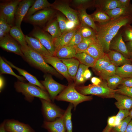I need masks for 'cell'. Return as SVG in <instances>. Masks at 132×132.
Returning a JSON list of instances; mask_svg holds the SVG:
<instances>
[{"instance_id":"1","label":"cell","mask_w":132,"mask_h":132,"mask_svg":"<svg viewBox=\"0 0 132 132\" xmlns=\"http://www.w3.org/2000/svg\"><path fill=\"white\" fill-rule=\"evenodd\" d=\"M132 19V14L124 15L97 26L96 38L101 43L104 52L109 51L111 42L119 30L128 24Z\"/></svg>"},{"instance_id":"2","label":"cell","mask_w":132,"mask_h":132,"mask_svg":"<svg viewBox=\"0 0 132 132\" xmlns=\"http://www.w3.org/2000/svg\"><path fill=\"white\" fill-rule=\"evenodd\" d=\"M21 46L24 56L23 59L30 65L45 73L50 74L58 77H62L61 74L46 62L42 55L28 45L24 47Z\"/></svg>"},{"instance_id":"3","label":"cell","mask_w":132,"mask_h":132,"mask_svg":"<svg viewBox=\"0 0 132 132\" xmlns=\"http://www.w3.org/2000/svg\"><path fill=\"white\" fill-rule=\"evenodd\" d=\"M14 86L16 91L21 93L29 102H32L35 97L51 102L48 93L37 86L18 80L15 83Z\"/></svg>"},{"instance_id":"4","label":"cell","mask_w":132,"mask_h":132,"mask_svg":"<svg viewBox=\"0 0 132 132\" xmlns=\"http://www.w3.org/2000/svg\"><path fill=\"white\" fill-rule=\"evenodd\" d=\"M74 83H69L68 85L55 98L58 101L68 102L72 104L76 109L79 103L85 101H89L93 99L91 96H87L78 92L76 89Z\"/></svg>"},{"instance_id":"5","label":"cell","mask_w":132,"mask_h":132,"mask_svg":"<svg viewBox=\"0 0 132 132\" xmlns=\"http://www.w3.org/2000/svg\"><path fill=\"white\" fill-rule=\"evenodd\" d=\"M75 88L82 94L91 95L103 98H114L116 93L115 90L110 89L108 86L107 82L104 81L98 85L89 84L87 86H76Z\"/></svg>"},{"instance_id":"6","label":"cell","mask_w":132,"mask_h":132,"mask_svg":"<svg viewBox=\"0 0 132 132\" xmlns=\"http://www.w3.org/2000/svg\"><path fill=\"white\" fill-rule=\"evenodd\" d=\"M41 104L42 114L45 120L47 121H52L62 117L65 111L60 109L52 102L40 99Z\"/></svg>"},{"instance_id":"7","label":"cell","mask_w":132,"mask_h":132,"mask_svg":"<svg viewBox=\"0 0 132 132\" xmlns=\"http://www.w3.org/2000/svg\"><path fill=\"white\" fill-rule=\"evenodd\" d=\"M21 0L2 1L0 4V16L3 17L11 27L14 26L17 7Z\"/></svg>"},{"instance_id":"8","label":"cell","mask_w":132,"mask_h":132,"mask_svg":"<svg viewBox=\"0 0 132 132\" xmlns=\"http://www.w3.org/2000/svg\"><path fill=\"white\" fill-rule=\"evenodd\" d=\"M31 33L33 37L37 39L53 56H55L53 38L51 35L37 26L34 27Z\"/></svg>"},{"instance_id":"9","label":"cell","mask_w":132,"mask_h":132,"mask_svg":"<svg viewBox=\"0 0 132 132\" xmlns=\"http://www.w3.org/2000/svg\"><path fill=\"white\" fill-rule=\"evenodd\" d=\"M55 13L54 10L49 7L38 11L24 19L27 22L33 24L41 26L51 20Z\"/></svg>"},{"instance_id":"10","label":"cell","mask_w":132,"mask_h":132,"mask_svg":"<svg viewBox=\"0 0 132 132\" xmlns=\"http://www.w3.org/2000/svg\"><path fill=\"white\" fill-rule=\"evenodd\" d=\"M44 79L40 81L48 91L51 100L54 101L56 97L67 87L55 81L52 76L48 74L44 76Z\"/></svg>"},{"instance_id":"11","label":"cell","mask_w":132,"mask_h":132,"mask_svg":"<svg viewBox=\"0 0 132 132\" xmlns=\"http://www.w3.org/2000/svg\"><path fill=\"white\" fill-rule=\"evenodd\" d=\"M51 7L62 13L69 21L74 22L78 26L80 25L78 11L71 8L67 3L55 2L51 4Z\"/></svg>"},{"instance_id":"12","label":"cell","mask_w":132,"mask_h":132,"mask_svg":"<svg viewBox=\"0 0 132 132\" xmlns=\"http://www.w3.org/2000/svg\"><path fill=\"white\" fill-rule=\"evenodd\" d=\"M43 56L47 63L52 66L59 73L64 77L69 83H72L73 80L69 74L66 66L59 58L53 56Z\"/></svg>"},{"instance_id":"13","label":"cell","mask_w":132,"mask_h":132,"mask_svg":"<svg viewBox=\"0 0 132 132\" xmlns=\"http://www.w3.org/2000/svg\"><path fill=\"white\" fill-rule=\"evenodd\" d=\"M0 46L3 49L8 52L19 55L23 58H24L21 45L8 33L0 40Z\"/></svg>"},{"instance_id":"14","label":"cell","mask_w":132,"mask_h":132,"mask_svg":"<svg viewBox=\"0 0 132 132\" xmlns=\"http://www.w3.org/2000/svg\"><path fill=\"white\" fill-rule=\"evenodd\" d=\"M35 0H21L18 4L15 13V26L21 28L22 22L25 18L30 7Z\"/></svg>"},{"instance_id":"15","label":"cell","mask_w":132,"mask_h":132,"mask_svg":"<svg viewBox=\"0 0 132 132\" xmlns=\"http://www.w3.org/2000/svg\"><path fill=\"white\" fill-rule=\"evenodd\" d=\"M5 127L8 132H35L29 125L14 119L5 120Z\"/></svg>"},{"instance_id":"16","label":"cell","mask_w":132,"mask_h":132,"mask_svg":"<svg viewBox=\"0 0 132 132\" xmlns=\"http://www.w3.org/2000/svg\"><path fill=\"white\" fill-rule=\"evenodd\" d=\"M42 127L49 132H66V129L63 121V116L54 121H44Z\"/></svg>"},{"instance_id":"17","label":"cell","mask_w":132,"mask_h":132,"mask_svg":"<svg viewBox=\"0 0 132 132\" xmlns=\"http://www.w3.org/2000/svg\"><path fill=\"white\" fill-rule=\"evenodd\" d=\"M25 37L28 45L42 56H53L37 39L27 35L25 36Z\"/></svg>"},{"instance_id":"18","label":"cell","mask_w":132,"mask_h":132,"mask_svg":"<svg viewBox=\"0 0 132 132\" xmlns=\"http://www.w3.org/2000/svg\"><path fill=\"white\" fill-rule=\"evenodd\" d=\"M82 52L85 53L96 60L103 56L105 54L102 45L97 39Z\"/></svg>"},{"instance_id":"19","label":"cell","mask_w":132,"mask_h":132,"mask_svg":"<svg viewBox=\"0 0 132 132\" xmlns=\"http://www.w3.org/2000/svg\"><path fill=\"white\" fill-rule=\"evenodd\" d=\"M5 61L11 67L17 70L19 74L22 75L28 82L29 83L37 86L42 89L46 91V89L43 86L34 76L31 75L25 70L20 68L14 65L11 63L3 58Z\"/></svg>"},{"instance_id":"20","label":"cell","mask_w":132,"mask_h":132,"mask_svg":"<svg viewBox=\"0 0 132 132\" xmlns=\"http://www.w3.org/2000/svg\"><path fill=\"white\" fill-rule=\"evenodd\" d=\"M110 48L121 53L127 58H129L130 56V55L121 34L113 40H112L110 44Z\"/></svg>"},{"instance_id":"21","label":"cell","mask_w":132,"mask_h":132,"mask_svg":"<svg viewBox=\"0 0 132 132\" xmlns=\"http://www.w3.org/2000/svg\"><path fill=\"white\" fill-rule=\"evenodd\" d=\"M114 98L117 100L115 105L119 110H129L132 108V98L126 95L116 93Z\"/></svg>"},{"instance_id":"22","label":"cell","mask_w":132,"mask_h":132,"mask_svg":"<svg viewBox=\"0 0 132 132\" xmlns=\"http://www.w3.org/2000/svg\"><path fill=\"white\" fill-rule=\"evenodd\" d=\"M78 28L73 30L66 32L59 37L53 38V43L56 51L61 47L67 45L77 31Z\"/></svg>"},{"instance_id":"23","label":"cell","mask_w":132,"mask_h":132,"mask_svg":"<svg viewBox=\"0 0 132 132\" xmlns=\"http://www.w3.org/2000/svg\"><path fill=\"white\" fill-rule=\"evenodd\" d=\"M107 54L111 62L116 67L130 64L131 62V59L125 57L121 53L114 50H110Z\"/></svg>"},{"instance_id":"24","label":"cell","mask_w":132,"mask_h":132,"mask_svg":"<svg viewBox=\"0 0 132 132\" xmlns=\"http://www.w3.org/2000/svg\"><path fill=\"white\" fill-rule=\"evenodd\" d=\"M77 11L80 24L91 28L96 33L98 31L97 26L90 15L87 13L86 9L80 8L78 9Z\"/></svg>"},{"instance_id":"25","label":"cell","mask_w":132,"mask_h":132,"mask_svg":"<svg viewBox=\"0 0 132 132\" xmlns=\"http://www.w3.org/2000/svg\"><path fill=\"white\" fill-rule=\"evenodd\" d=\"M59 59L66 66L69 74L74 80L80 64L79 62L75 58Z\"/></svg>"},{"instance_id":"26","label":"cell","mask_w":132,"mask_h":132,"mask_svg":"<svg viewBox=\"0 0 132 132\" xmlns=\"http://www.w3.org/2000/svg\"><path fill=\"white\" fill-rule=\"evenodd\" d=\"M77 53L74 47L67 45L58 49L56 52L55 56L59 59H67L74 58Z\"/></svg>"},{"instance_id":"27","label":"cell","mask_w":132,"mask_h":132,"mask_svg":"<svg viewBox=\"0 0 132 132\" xmlns=\"http://www.w3.org/2000/svg\"><path fill=\"white\" fill-rule=\"evenodd\" d=\"M44 31L48 32L54 38L59 37L62 34L56 18L49 21Z\"/></svg>"},{"instance_id":"28","label":"cell","mask_w":132,"mask_h":132,"mask_svg":"<svg viewBox=\"0 0 132 132\" xmlns=\"http://www.w3.org/2000/svg\"><path fill=\"white\" fill-rule=\"evenodd\" d=\"M105 12L112 20L122 16L132 14V9L129 6L120 7Z\"/></svg>"},{"instance_id":"29","label":"cell","mask_w":132,"mask_h":132,"mask_svg":"<svg viewBox=\"0 0 132 132\" xmlns=\"http://www.w3.org/2000/svg\"><path fill=\"white\" fill-rule=\"evenodd\" d=\"M51 4L47 0H36L29 9L25 17L31 16L37 11L51 7Z\"/></svg>"},{"instance_id":"30","label":"cell","mask_w":132,"mask_h":132,"mask_svg":"<svg viewBox=\"0 0 132 132\" xmlns=\"http://www.w3.org/2000/svg\"><path fill=\"white\" fill-rule=\"evenodd\" d=\"M9 32L10 35L17 41L21 46L24 47L27 45L25 36L21 28L16 26H14L11 27Z\"/></svg>"},{"instance_id":"31","label":"cell","mask_w":132,"mask_h":132,"mask_svg":"<svg viewBox=\"0 0 132 132\" xmlns=\"http://www.w3.org/2000/svg\"><path fill=\"white\" fill-rule=\"evenodd\" d=\"M0 74H9L16 77L19 81L23 82L26 80L23 77L19 76L16 74L13 71L11 67L3 59V57L0 56Z\"/></svg>"},{"instance_id":"32","label":"cell","mask_w":132,"mask_h":132,"mask_svg":"<svg viewBox=\"0 0 132 132\" xmlns=\"http://www.w3.org/2000/svg\"><path fill=\"white\" fill-rule=\"evenodd\" d=\"M74 58L78 60L80 64L93 68L97 60L93 57L85 52L77 53Z\"/></svg>"},{"instance_id":"33","label":"cell","mask_w":132,"mask_h":132,"mask_svg":"<svg viewBox=\"0 0 132 132\" xmlns=\"http://www.w3.org/2000/svg\"><path fill=\"white\" fill-rule=\"evenodd\" d=\"M73 107V104L70 103L63 115V120L66 129V132H72L71 110Z\"/></svg>"},{"instance_id":"34","label":"cell","mask_w":132,"mask_h":132,"mask_svg":"<svg viewBox=\"0 0 132 132\" xmlns=\"http://www.w3.org/2000/svg\"><path fill=\"white\" fill-rule=\"evenodd\" d=\"M115 74L123 78L132 77V65L127 64L116 67Z\"/></svg>"},{"instance_id":"35","label":"cell","mask_w":132,"mask_h":132,"mask_svg":"<svg viewBox=\"0 0 132 132\" xmlns=\"http://www.w3.org/2000/svg\"><path fill=\"white\" fill-rule=\"evenodd\" d=\"M111 63L107 54L105 53L103 56L97 60L93 68L99 73Z\"/></svg>"},{"instance_id":"36","label":"cell","mask_w":132,"mask_h":132,"mask_svg":"<svg viewBox=\"0 0 132 132\" xmlns=\"http://www.w3.org/2000/svg\"><path fill=\"white\" fill-rule=\"evenodd\" d=\"M93 21L100 24L107 22L111 20L110 16L104 11L99 9L90 15Z\"/></svg>"},{"instance_id":"37","label":"cell","mask_w":132,"mask_h":132,"mask_svg":"<svg viewBox=\"0 0 132 132\" xmlns=\"http://www.w3.org/2000/svg\"><path fill=\"white\" fill-rule=\"evenodd\" d=\"M96 39V36L83 38L79 44L74 47L76 49L77 53L82 52L86 50Z\"/></svg>"},{"instance_id":"38","label":"cell","mask_w":132,"mask_h":132,"mask_svg":"<svg viewBox=\"0 0 132 132\" xmlns=\"http://www.w3.org/2000/svg\"><path fill=\"white\" fill-rule=\"evenodd\" d=\"M89 67L88 66L80 64L74 80L76 86H79L86 80L84 77L83 74L85 71L88 69Z\"/></svg>"},{"instance_id":"39","label":"cell","mask_w":132,"mask_h":132,"mask_svg":"<svg viewBox=\"0 0 132 132\" xmlns=\"http://www.w3.org/2000/svg\"><path fill=\"white\" fill-rule=\"evenodd\" d=\"M100 9L104 11L122 7L119 0H107L101 1Z\"/></svg>"},{"instance_id":"40","label":"cell","mask_w":132,"mask_h":132,"mask_svg":"<svg viewBox=\"0 0 132 132\" xmlns=\"http://www.w3.org/2000/svg\"><path fill=\"white\" fill-rule=\"evenodd\" d=\"M123 78L117 75H114L106 77L104 79L107 81L108 87L113 90H115L119 85L121 84Z\"/></svg>"},{"instance_id":"41","label":"cell","mask_w":132,"mask_h":132,"mask_svg":"<svg viewBox=\"0 0 132 132\" xmlns=\"http://www.w3.org/2000/svg\"><path fill=\"white\" fill-rule=\"evenodd\" d=\"M78 30L83 38L96 36V33L91 28L80 24Z\"/></svg>"},{"instance_id":"42","label":"cell","mask_w":132,"mask_h":132,"mask_svg":"<svg viewBox=\"0 0 132 132\" xmlns=\"http://www.w3.org/2000/svg\"><path fill=\"white\" fill-rule=\"evenodd\" d=\"M11 27L4 18L0 16V40L8 33Z\"/></svg>"},{"instance_id":"43","label":"cell","mask_w":132,"mask_h":132,"mask_svg":"<svg viewBox=\"0 0 132 132\" xmlns=\"http://www.w3.org/2000/svg\"><path fill=\"white\" fill-rule=\"evenodd\" d=\"M116 68V66L111 63L99 74L102 78L104 79L107 77L115 75Z\"/></svg>"},{"instance_id":"44","label":"cell","mask_w":132,"mask_h":132,"mask_svg":"<svg viewBox=\"0 0 132 132\" xmlns=\"http://www.w3.org/2000/svg\"><path fill=\"white\" fill-rule=\"evenodd\" d=\"M129 116L122 120L118 125L113 127L111 129L112 132H125L127 126L131 120Z\"/></svg>"},{"instance_id":"45","label":"cell","mask_w":132,"mask_h":132,"mask_svg":"<svg viewBox=\"0 0 132 132\" xmlns=\"http://www.w3.org/2000/svg\"><path fill=\"white\" fill-rule=\"evenodd\" d=\"M83 39V38L78 29L67 45L74 47L79 44Z\"/></svg>"},{"instance_id":"46","label":"cell","mask_w":132,"mask_h":132,"mask_svg":"<svg viewBox=\"0 0 132 132\" xmlns=\"http://www.w3.org/2000/svg\"><path fill=\"white\" fill-rule=\"evenodd\" d=\"M56 18L62 34L67 32L66 25L67 18L58 14H56Z\"/></svg>"},{"instance_id":"47","label":"cell","mask_w":132,"mask_h":132,"mask_svg":"<svg viewBox=\"0 0 132 132\" xmlns=\"http://www.w3.org/2000/svg\"><path fill=\"white\" fill-rule=\"evenodd\" d=\"M129 110H119L116 116V126L118 125L124 119L129 116Z\"/></svg>"},{"instance_id":"48","label":"cell","mask_w":132,"mask_h":132,"mask_svg":"<svg viewBox=\"0 0 132 132\" xmlns=\"http://www.w3.org/2000/svg\"><path fill=\"white\" fill-rule=\"evenodd\" d=\"M115 90L116 93L127 95L132 98V87L121 86Z\"/></svg>"},{"instance_id":"49","label":"cell","mask_w":132,"mask_h":132,"mask_svg":"<svg viewBox=\"0 0 132 132\" xmlns=\"http://www.w3.org/2000/svg\"><path fill=\"white\" fill-rule=\"evenodd\" d=\"M91 0H74L72 1V3L78 9L82 8L86 9L87 5L91 3Z\"/></svg>"},{"instance_id":"50","label":"cell","mask_w":132,"mask_h":132,"mask_svg":"<svg viewBox=\"0 0 132 132\" xmlns=\"http://www.w3.org/2000/svg\"><path fill=\"white\" fill-rule=\"evenodd\" d=\"M116 116H112L109 117L107 120V125L106 126L107 128L111 129L116 126Z\"/></svg>"},{"instance_id":"51","label":"cell","mask_w":132,"mask_h":132,"mask_svg":"<svg viewBox=\"0 0 132 132\" xmlns=\"http://www.w3.org/2000/svg\"><path fill=\"white\" fill-rule=\"evenodd\" d=\"M121 85V86L128 87H132V77L123 78Z\"/></svg>"},{"instance_id":"52","label":"cell","mask_w":132,"mask_h":132,"mask_svg":"<svg viewBox=\"0 0 132 132\" xmlns=\"http://www.w3.org/2000/svg\"><path fill=\"white\" fill-rule=\"evenodd\" d=\"M66 25L67 31H72L77 29L79 26L74 22L69 21L67 19L66 21Z\"/></svg>"},{"instance_id":"53","label":"cell","mask_w":132,"mask_h":132,"mask_svg":"<svg viewBox=\"0 0 132 132\" xmlns=\"http://www.w3.org/2000/svg\"><path fill=\"white\" fill-rule=\"evenodd\" d=\"M125 38L127 41H132V31L131 29H127L125 32Z\"/></svg>"},{"instance_id":"54","label":"cell","mask_w":132,"mask_h":132,"mask_svg":"<svg viewBox=\"0 0 132 132\" xmlns=\"http://www.w3.org/2000/svg\"><path fill=\"white\" fill-rule=\"evenodd\" d=\"M91 81L93 84L96 85H99L102 82L100 79L96 77H92L91 79Z\"/></svg>"},{"instance_id":"55","label":"cell","mask_w":132,"mask_h":132,"mask_svg":"<svg viewBox=\"0 0 132 132\" xmlns=\"http://www.w3.org/2000/svg\"><path fill=\"white\" fill-rule=\"evenodd\" d=\"M83 76L86 80L91 77V72L88 69H87L85 71L83 74Z\"/></svg>"},{"instance_id":"56","label":"cell","mask_w":132,"mask_h":132,"mask_svg":"<svg viewBox=\"0 0 132 132\" xmlns=\"http://www.w3.org/2000/svg\"><path fill=\"white\" fill-rule=\"evenodd\" d=\"M122 7H128L129 6L130 0H119Z\"/></svg>"},{"instance_id":"57","label":"cell","mask_w":132,"mask_h":132,"mask_svg":"<svg viewBox=\"0 0 132 132\" xmlns=\"http://www.w3.org/2000/svg\"><path fill=\"white\" fill-rule=\"evenodd\" d=\"M126 45L130 56L132 55V41L127 42Z\"/></svg>"},{"instance_id":"58","label":"cell","mask_w":132,"mask_h":132,"mask_svg":"<svg viewBox=\"0 0 132 132\" xmlns=\"http://www.w3.org/2000/svg\"><path fill=\"white\" fill-rule=\"evenodd\" d=\"M5 121L4 120L0 124V132H8L6 130L5 127Z\"/></svg>"},{"instance_id":"59","label":"cell","mask_w":132,"mask_h":132,"mask_svg":"<svg viewBox=\"0 0 132 132\" xmlns=\"http://www.w3.org/2000/svg\"><path fill=\"white\" fill-rule=\"evenodd\" d=\"M125 132H132V120L128 124Z\"/></svg>"},{"instance_id":"60","label":"cell","mask_w":132,"mask_h":132,"mask_svg":"<svg viewBox=\"0 0 132 132\" xmlns=\"http://www.w3.org/2000/svg\"><path fill=\"white\" fill-rule=\"evenodd\" d=\"M4 85V81L3 77L0 75V92L2 89Z\"/></svg>"},{"instance_id":"61","label":"cell","mask_w":132,"mask_h":132,"mask_svg":"<svg viewBox=\"0 0 132 132\" xmlns=\"http://www.w3.org/2000/svg\"><path fill=\"white\" fill-rule=\"evenodd\" d=\"M102 132H112L111 129H110L106 127L104 129Z\"/></svg>"},{"instance_id":"62","label":"cell","mask_w":132,"mask_h":132,"mask_svg":"<svg viewBox=\"0 0 132 132\" xmlns=\"http://www.w3.org/2000/svg\"><path fill=\"white\" fill-rule=\"evenodd\" d=\"M129 116L131 117V119H132V108L130 111H129Z\"/></svg>"},{"instance_id":"63","label":"cell","mask_w":132,"mask_h":132,"mask_svg":"<svg viewBox=\"0 0 132 132\" xmlns=\"http://www.w3.org/2000/svg\"><path fill=\"white\" fill-rule=\"evenodd\" d=\"M131 30L132 31V29H131Z\"/></svg>"}]
</instances>
